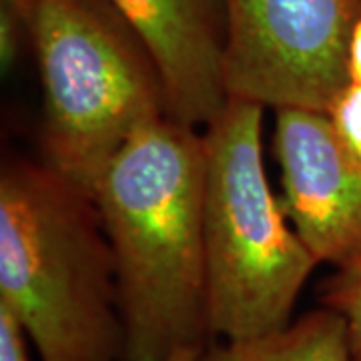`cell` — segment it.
Masks as SVG:
<instances>
[{"instance_id": "14", "label": "cell", "mask_w": 361, "mask_h": 361, "mask_svg": "<svg viewBox=\"0 0 361 361\" xmlns=\"http://www.w3.org/2000/svg\"><path fill=\"white\" fill-rule=\"evenodd\" d=\"M201 351L203 349H183V351H177L169 361H197Z\"/></svg>"}, {"instance_id": "12", "label": "cell", "mask_w": 361, "mask_h": 361, "mask_svg": "<svg viewBox=\"0 0 361 361\" xmlns=\"http://www.w3.org/2000/svg\"><path fill=\"white\" fill-rule=\"evenodd\" d=\"M26 334L11 311L0 305V361H30Z\"/></svg>"}, {"instance_id": "6", "label": "cell", "mask_w": 361, "mask_h": 361, "mask_svg": "<svg viewBox=\"0 0 361 361\" xmlns=\"http://www.w3.org/2000/svg\"><path fill=\"white\" fill-rule=\"evenodd\" d=\"M275 118L281 205L293 229L319 263L339 267L361 257V165L327 113L287 106Z\"/></svg>"}, {"instance_id": "9", "label": "cell", "mask_w": 361, "mask_h": 361, "mask_svg": "<svg viewBox=\"0 0 361 361\" xmlns=\"http://www.w3.org/2000/svg\"><path fill=\"white\" fill-rule=\"evenodd\" d=\"M322 307L336 311L345 322L349 351L361 361V257L339 265L322 285Z\"/></svg>"}, {"instance_id": "13", "label": "cell", "mask_w": 361, "mask_h": 361, "mask_svg": "<svg viewBox=\"0 0 361 361\" xmlns=\"http://www.w3.org/2000/svg\"><path fill=\"white\" fill-rule=\"evenodd\" d=\"M349 82L361 85V14L357 23L351 30V40H349Z\"/></svg>"}, {"instance_id": "10", "label": "cell", "mask_w": 361, "mask_h": 361, "mask_svg": "<svg viewBox=\"0 0 361 361\" xmlns=\"http://www.w3.org/2000/svg\"><path fill=\"white\" fill-rule=\"evenodd\" d=\"M35 0H0V63L2 68H13L23 40L28 39Z\"/></svg>"}, {"instance_id": "7", "label": "cell", "mask_w": 361, "mask_h": 361, "mask_svg": "<svg viewBox=\"0 0 361 361\" xmlns=\"http://www.w3.org/2000/svg\"><path fill=\"white\" fill-rule=\"evenodd\" d=\"M153 54L165 85L167 115L207 127L227 103L225 30L213 0H111Z\"/></svg>"}, {"instance_id": "8", "label": "cell", "mask_w": 361, "mask_h": 361, "mask_svg": "<svg viewBox=\"0 0 361 361\" xmlns=\"http://www.w3.org/2000/svg\"><path fill=\"white\" fill-rule=\"evenodd\" d=\"M197 361H353L345 322L336 311H310L287 327L245 339H221Z\"/></svg>"}, {"instance_id": "1", "label": "cell", "mask_w": 361, "mask_h": 361, "mask_svg": "<svg viewBox=\"0 0 361 361\" xmlns=\"http://www.w3.org/2000/svg\"><path fill=\"white\" fill-rule=\"evenodd\" d=\"M203 193V135L169 115L135 130L94 189L115 255L123 361L207 348Z\"/></svg>"}, {"instance_id": "11", "label": "cell", "mask_w": 361, "mask_h": 361, "mask_svg": "<svg viewBox=\"0 0 361 361\" xmlns=\"http://www.w3.org/2000/svg\"><path fill=\"white\" fill-rule=\"evenodd\" d=\"M339 141L361 165V85L349 82L327 111Z\"/></svg>"}, {"instance_id": "5", "label": "cell", "mask_w": 361, "mask_h": 361, "mask_svg": "<svg viewBox=\"0 0 361 361\" xmlns=\"http://www.w3.org/2000/svg\"><path fill=\"white\" fill-rule=\"evenodd\" d=\"M227 97L327 113L349 85L360 0H223Z\"/></svg>"}, {"instance_id": "3", "label": "cell", "mask_w": 361, "mask_h": 361, "mask_svg": "<svg viewBox=\"0 0 361 361\" xmlns=\"http://www.w3.org/2000/svg\"><path fill=\"white\" fill-rule=\"evenodd\" d=\"M263 106L229 97L205 127L207 315L211 336L245 339L293 322L319 263L275 199L261 157Z\"/></svg>"}, {"instance_id": "4", "label": "cell", "mask_w": 361, "mask_h": 361, "mask_svg": "<svg viewBox=\"0 0 361 361\" xmlns=\"http://www.w3.org/2000/svg\"><path fill=\"white\" fill-rule=\"evenodd\" d=\"M44 163L94 195L130 135L167 115L153 54L111 0H35Z\"/></svg>"}, {"instance_id": "2", "label": "cell", "mask_w": 361, "mask_h": 361, "mask_svg": "<svg viewBox=\"0 0 361 361\" xmlns=\"http://www.w3.org/2000/svg\"><path fill=\"white\" fill-rule=\"evenodd\" d=\"M0 305L40 361H123L115 255L99 205L44 161L2 165Z\"/></svg>"}]
</instances>
